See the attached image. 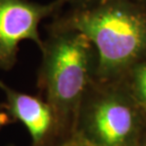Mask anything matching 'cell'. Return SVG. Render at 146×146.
<instances>
[{
    "mask_svg": "<svg viewBox=\"0 0 146 146\" xmlns=\"http://www.w3.org/2000/svg\"><path fill=\"white\" fill-rule=\"evenodd\" d=\"M6 96L2 104L14 121L25 125L31 138V146H57L56 121L49 104L40 96L13 89L0 80Z\"/></svg>",
    "mask_w": 146,
    "mask_h": 146,
    "instance_id": "obj_5",
    "label": "cell"
},
{
    "mask_svg": "<svg viewBox=\"0 0 146 146\" xmlns=\"http://www.w3.org/2000/svg\"><path fill=\"white\" fill-rule=\"evenodd\" d=\"M62 146H73V145H72V142H68V143H66L65 145H62Z\"/></svg>",
    "mask_w": 146,
    "mask_h": 146,
    "instance_id": "obj_11",
    "label": "cell"
},
{
    "mask_svg": "<svg viewBox=\"0 0 146 146\" xmlns=\"http://www.w3.org/2000/svg\"><path fill=\"white\" fill-rule=\"evenodd\" d=\"M134 1H137V2L142 3V4H145V5H146V0H134Z\"/></svg>",
    "mask_w": 146,
    "mask_h": 146,
    "instance_id": "obj_10",
    "label": "cell"
},
{
    "mask_svg": "<svg viewBox=\"0 0 146 146\" xmlns=\"http://www.w3.org/2000/svg\"><path fill=\"white\" fill-rule=\"evenodd\" d=\"M54 18L89 39L97 52L96 80L119 81L146 60V5L134 0H102L69 9Z\"/></svg>",
    "mask_w": 146,
    "mask_h": 146,
    "instance_id": "obj_2",
    "label": "cell"
},
{
    "mask_svg": "<svg viewBox=\"0 0 146 146\" xmlns=\"http://www.w3.org/2000/svg\"><path fill=\"white\" fill-rule=\"evenodd\" d=\"M121 80L137 103L146 111V60L134 66Z\"/></svg>",
    "mask_w": 146,
    "mask_h": 146,
    "instance_id": "obj_6",
    "label": "cell"
},
{
    "mask_svg": "<svg viewBox=\"0 0 146 146\" xmlns=\"http://www.w3.org/2000/svg\"><path fill=\"white\" fill-rule=\"evenodd\" d=\"M66 1L70 9H82L95 5L102 0H66Z\"/></svg>",
    "mask_w": 146,
    "mask_h": 146,
    "instance_id": "obj_7",
    "label": "cell"
},
{
    "mask_svg": "<svg viewBox=\"0 0 146 146\" xmlns=\"http://www.w3.org/2000/svg\"><path fill=\"white\" fill-rule=\"evenodd\" d=\"M139 146H146V137H145V139L141 142V144H139Z\"/></svg>",
    "mask_w": 146,
    "mask_h": 146,
    "instance_id": "obj_9",
    "label": "cell"
},
{
    "mask_svg": "<svg viewBox=\"0 0 146 146\" xmlns=\"http://www.w3.org/2000/svg\"><path fill=\"white\" fill-rule=\"evenodd\" d=\"M65 5L66 0H54L48 4L0 0V69L10 70L15 66L21 41H33L41 49L40 23L46 17L57 15Z\"/></svg>",
    "mask_w": 146,
    "mask_h": 146,
    "instance_id": "obj_4",
    "label": "cell"
},
{
    "mask_svg": "<svg viewBox=\"0 0 146 146\" xmlns=\"http://www.w3.org/2000/svg\"><path fill=\"white\" fill-rule=\"evenodd\" d=\"M13 121V119L8 113V111L4 108V106L2 104H0V129Z\"/></svg>",
    "mask_w": 146,
    "mask_h": 146,
    "instance_id": "obj_8",
    "label": "cell"
},
{
    "mask_svg": "<svg viewBox=\"0 0 146 146\" xmlns=\"http://www.w3.org/2000/svg\"><path fill=\"white\" fill-rule=\"evenodd\" d=\"M71 142H72V145H73V146H80V145H78L77 143H75L74 141H71Z\"/></svg>",
    "mask_w": 146,
    "mask_h": 146,
    "instance_id": "obj_12",
    "label": "cell"
},
{
    "mask_svg": "<svg viewBox=\"0 0 146 146\" xmlns=\"http://www.w3.org/2000/svg\"><path fill=\"white\" fill-rule=\"evenodd\" d=\"M9 146H14V145H9Z\"/></svg>",
    "mask_w": 146,
    "mask_h": 146,
    "instance_id": "obj_13",
    "label": "cell"
},
{
    "mask_svg": "<svg viewBox=\"0 0 146 146\" xmlns=\"http://www.w3.org/2000/svg\"><path fill=\"white\" fill-rule=\"evenodd\" d=\"M146 137V111L122 80H95L79 107L71 141L80 146H139Z\"/></svg>",
    "mask_w": 146,
    "mask_h": 146,
    "instance_id": "obj_3",
    "label": "cell"
},
{
    "mask_svg": "<svg viewBox=\"0 0 146 146\" xmlns=\"http://www.w3.org/2000/svg\"><path fill=\"white\" fill-rule=\"evenodd\" d=\"M46 30L37 87L53 111L57 146H62L72 141L82 100L96 80L98 57L88 38L56 18Z\"/></svg>",
    "mask_w": 146,
    "mask_h": 146,
    "instance_id": "obj_1",
    "label": "cell"
}]
</instances>
